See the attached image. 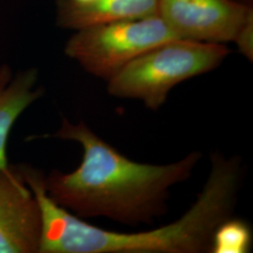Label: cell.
Returning a JSON list of instances; mask_svg holds the SVG:
<instances>
[{
    "label": "cell",
    "mask_w": 253,
    "mask_h": 253,
    "mask_svg": "<svg viewBox=\"0 0 253 253\" xmlns=\"http://www.w3.org/2000/svg\"><path fill=\"white\" fill-rule=\"evenodd\" d=\"M253 244V232L241 218L227 217L217 225L211 242L212 253H248Z\"/></svg>",
    "instance_id": "9"
},
{
    "label": "cell",
    "mask_w": 253,
    "mask_h": 253,
    "mask_svg": "<svg viewBox=\"0 0 253 253\" xmlns=\"http://www.w3.org/2000/svg\"><path fill=\"white\" fill-rule=\"evenodd\" d=\"M159 0H97L80 5L71 0H57V24L78 30L91 25L158 15Z\"/></svg>",
    "instance_id": "7"
},
{
    "label": "cell",
    "mask_w": 253,
    "mask_h": 253,
    "mask_svg": "<svg viewBox=\"0 0 253 253\" xmlns=\"http://www.w3.org/2000/svg\"><path fill=\"white\" fill-rule=\"evenodd\" d=\"M38 71L30 69L12 78L9 66L0 67V169L9 167L7 144L9 132L23 112L39 100L43 90L37 88Z\"/></svg>",
    "instance_id": "8"
},
{
    "label": "cell",
    "mask_w": 253,
    "mask_h": 253,
    "mask_svg": "<svg viewBox=\"0 0 253 253\" xmlns=\"http://www.w3.org/2000/svg\"><path fill=\"white\" fill-rule=\"evenodd\" d=\"M211 170L190 209L165 226L138 233H118L89 224L49 197L42 173L27 177L41 209L38 253H210L217 225L231 217L242 178L240 160L211 155Z\"/></svg>",
    "instance_id": "2"
},
{
    "label": "cell",
    "mask_w": 253,
    "mask_h": 253,
    "mask_svg": "<svg viewBox=\"0 0 253 253\" xmlns=\"http://www.w3.org/2000/svg\"><path fill=\"white\" fill-rule=\"evenodd\" d=\"M41 209L17 167L0 169V253H38Z\"/></svg>",
    "instance_id": "6"
},
{
    "label": "cell",
    "mask_w": 253,
    "mask_h": 253,
    "mask_svg": "<svg viewBox=\"0 0 253 253\" xmlns=\"http://www.w3.org/2000/svg\"><path fill=\"white\" fill-rule=\"evenodd\" d=\"M240 2H243L245 4H248V5H252L253 6V0H238Z\"/></svg>",
    "instance_id": "12"
},
{
    "label": "cell",
    "mask_w": 253,
    "mask_h": 253,
    "mask_svg": "<svg viewBox=\"0 0 253 253\" xmlns=\"http://www.w3.org/2000/svg\"><path fill=\"white\" fill-rule=\"evenodd\" d=\"M76 4H80V5H87V4H91L97 0H71Z\"/></svg>",
    "instance_id": "11"
},
{
    "label": "cell",
    "mask_w": 253,
    "mask_h": 253,
    "mask_svg": "<svg viewBox=\"0 0 253 253\" xmlns=\"http://www.w3.org/2000/svg\"><path fill=\"white\" fill-rule=\"evenodd\" d=\"M52 137L79 143L83 159L73 172L44 175L49 197L77 217H105L132 226L164 216L170 190L190 178L202 158L193 151L170 164L136 163L84 122L73 124L66 118Z\"/></svg>",
    "instance_id": "1"
},
{
    "label": "cell",
    "mask_w": 253,
    "mask_h": 253,
    "mask_svg": "<svg viewBox=\"0 0 253 253\" xmlns=\"http://www.w3.org/2000/svg\"><path fill=\"white\" fill-rule=\"evenodd\" d=\"M178 39L159 15L103 22L76 30L65 54L84 71L108 81L140 54Z\"/></svg>",
    "instance_id": "4"
},
{
    "label": "cell",
    "mask_w": 253,
    "mask_h": 253,
    "mask_svg": "<svg viewBox=\"0 0 253 253\" xmlns=\"http://www.w3.org/2000/svg\"><path fill=\"white\" fill-rule=\"evenodd\" d=\"M231 53L224 44L173 39L140 54L107 81L113 97L142 101L159 110L182 82L209 73Z\"/></svg>",
    "instance_id": "3"
},
{
    "label": "cell",
    "mask_w": 253,
    "mask_h": 253,
    "mask_svg": "<svg viewBox=\"0 0 253 253\" xmlns=\"http://www.w3.org/2000/svg\"><path fill=\"white\" fill-rule=\"evenodd\" d=\"M234 42L236 43L241 54L250 61L253 59V13L245 21L239 29Z\"/></svg>",
    "instance_id": "10"
},
{
    "label": "cell",
    "mask_w": 253,
    "mask_h": 253,
    "mask_svg": "<svg viewBox=\"0 0 253 253\" xmlns=\"http://www.w3.org/2000/svg\"><path fill=\"white\" fill-rule=\"evenodd\" d=\"M252 5L238 0H159L158 15L178 39L224 44L235 41Z\"/></svg>",
    "instance_id": "5"
}]
</instances>
